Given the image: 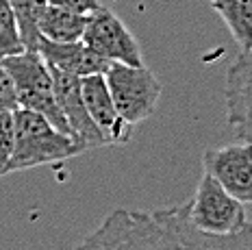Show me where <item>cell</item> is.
I'll use <instances>...</instances> for the list:
<instances>
[{
	"label": "cell",
	"instance_id": "7",
	"mask_svg": "<svg viewBox=\"0 0 252 250\" xmlns=\"http://www.w3.org/2000/svg\"><path fill=\"white\" fill-rule=\"evenodd\" d=\"M204 172L244 205H252V142L211 148L202 157Z\"/></svg>",
	"mask_w": 252,
	"mask_h": 250
},
{
	"label": "cell",
	"instance_id": "16",
	"mask_svg": "<svg viewBox=\"0 0 252 250\" xmlns=\"http://www.w3.org/2000/svg\"><path fill=\"white\" fill-rule=\"evenodd\" d=\"M13 148H15V118H13V111H0V176L7 174Z\"/></svg>",
	"mask_w": 252,
	"mask_h": 250
},
{
	"label": "cell",
	"instance_id": "15",
	"mask_svg": "<svg viewBox=\"0 0 252 250\" xmlns=\"http://www.w3.org/2000/svg\"><path fill=\"white\" fill-rule=\"evenodd\" d=\"M24 44L20 37V27L15 20L11 0H0V59L24 53Z\"/></svg>",
	"mask_w": 252,
	"mask_h": 250
},
{
	"label": "cell",
	"instance_id": "6",
	"mask_svg": "<svg viewBox=\"0 0 252 250\" xmlns=\"http://www.w3.org/2000/svg\"><path fill=\"white\" fill-rule=\"evenodd\" d=\"M85 46L98 53L111 63H128V65H144L141 48L135 35L128 27L118 18L113 11L104 9L102 4L87 13L85 33H83Z\"/></svg>",
	"mask_w": 252,
	"mask_h": 250
},
{
	"label": "cell",
	"instance_id": "17",
	"mask_svg": "<svg viewBox=\"0 0 252 250\" xmlns=\"http://www.w3.org/2000/svg\"><path fill=\"white\" fill-rule=\"evenodd\" d=\"M18 92H15V83L9 74V70L0 61V111H18Z\"/></svg>",
	"mask_w": 252,
	"mask_h": 250
},
{
	"label": "cell",
	"instance_id": "8",
	"mask_svg": "<svg viewBox=\"0 0 252 250\" xmlns=\"http://www.w3.org/2000/svg\"><path fill=\"white\" fill-rule=\"evenodd\" d=\"M50 72H52V81H55V90H57L61 111L65 116L67 124H70L72 137L76 142H81L85 150L107 146L102 133L98 131V126L94 124V120L87 111L85 98H83V76L67 74V72L55 70V67H50Z\"/></svg>",
	"mask_w": 252,
	"mask_h": 250
},
{
	"label": "cell",
	"instance_id": "14",
	"mask_svg": "<svg viewBox=\"0 0 252 250\" xmlns=\"http://www.w3.org/2000/svg\"><path fill=\"white\" fill-rule=\"evenodd\" d=\"M15 20L20 27V37L26 50H37L39 46V20L44 15L48 0H11Z\"/></svg>",
	"mask_w": 252,
	"mask_h": 250
},
{
	"label": "cell",
	"instance_id": "2",
	"mask_svg": "<svg viewBox=\"0 0 252 250\" xmlns=\"http://www.w3.org/2000/svg\"><path fill=\"white\" fill-rule=\"evenodd\" d=\"M15 118V148L9 161V172H22L46 163H59L85 153L81 142L65 135L48 118L31 109L13 111Z\"/></svg>",
	"mask_w": 252,
	"mask_h": 250
},
{
	"label": "cell",
	"instance_id": "13",
	"mask_svg": "<svg viewBox=\"0 0 252 250\" xmlns=\"http://www.w3.org/2000/svg\"><path fill=\"white\" fill-rule=\"evenodd\" d=\"M211 4L228 27L241 53L252 50V0H215Z\"/></svg>",
	"mask_w": 252,
	"mask_h": 250
},
{
	"label": "cell",
	"instance_id": "5",
	"mask_svg": "<svg viewBox=\"0 0 252 250\" xmlns=\"http://www.w3.org/2000/svg\"><path fill=\"white\" fill-rule=\"evenodd\" d=\"M191 220L198 228L213 235H233L248 226L244 202L228 194L209 172H204L191 200Z\"/></svg>",
	"mask_w": 252,
	"mask_h": 250
},
{
	"label": "cell",
	"instance_id": "18",
	"mask_svg": "<svg viewBox=\"0 0 252 250\" xmlns=\"http://www.w3.org/2000/svg\"><path fill=\"white\" fill-rule=\"evenodd\" d=\"M211 2H215V0H211Z\"/></svg>",
	"mask_w": 252,
	"mask_h": 250
},
{
	"label": "cell",
	"instance_id": "19",
	"mask_svg": "<svg viewBox=\"0 0 252 250\" xmlns=\"http://www.w3.org/2000/svg\"><path fill=\"white\" fill-rule=\"evenodd\" d=\"M111 2H115V0H111Z\"/></svg>",
	"mask_w": 252,
	"mask_h": 250
},
{
	"label": "cell",
	"instance_id": "4",
	"mask_svg": "<svg viewBox=\"0 0 252 250\" xmlns=\"http://www.w3.org/2000/svg\"><path fill=\"white\" fill-rule=\"evenodd\" d=\"M113 102L130 126L148 120L161 98V81L146 65L111 63L104 74Z\"/></svg>",
	"mask_w": 252,
	"mask_h": 250
},
{
	"label": "cell",
	"instance_id": "9",
	"mask_svg": "<svg viewBox=\"0 0 252 250\" xmlns=\"http://www.w3.org/2000/svg\"><path fill=\"white\" fill-rule=\"evenodd\" d=\"M226 118L241 142H252V50L241 53L226 72Z\"/></svg>",
	"mask_w": 252,
	"mask_h": 250
},
{
	"label": "cell",
	"instance_id": "11",
	"mask_svg": "<svg viewBox=\"0 0 252 250\" xmlns=\"http://www.w3.org/2000/svg\"><path fill=\"white\" fill-rule=\"evenodd\" d=\"M44 61L55 70L67 72L76 76H92V74H107L111 61L94 53L85 41H52L48 37H39L37 46Z\"/></svg>",
	"mask_w": 252,
	"mask_h": 250
},
{
	"label": "cell",
	"instance_id": "3",
	"mask_svg": "<svg viewBox=\"0 0 252 250\" xmlns=\"http://www.w3.org/2000/svg\"><path fill=\"white\" fill-rule=\"evenodd\" d=\"M0 61L4 63L15 83L20 109L37 111L44 118H48L59 131L72 135L70 124L63 116L59 98H57L52 72L44 61V57L39 55V50H24V53L4 57Z\"/></svg>",
	"mask_w": 252,
	"mask_h": 250
},
{
	"label": "cell",
	"instance_id": "10",
	"mask_svg": "<svg viewBox=\"0 0 252 250\" xmlns=\"http://www.w3.org/2000/svg\"><path fill=\"white\" fill-rule=\"evenodd\" d=\"M83 98H85L89 116L98 126V131L102 133L107 146L128 142L133 126L120 116L104 74L83 76Z\"/></svg>",
	"mask_w": 252,
	"mask_h": 250
},
{
	"label": "cell",
	"instance_id": "12",
	"mask_svg": "<svg viewBox=\"0 0 252 250\" xmlns=\"http://www.w3.org/2000/svg\"><path fill=\"white\" fill-rule=\"evenodd\" d=\"M85 24L87 13L59 7V4H48L39 20V33L41 37H48L52 41H81Z\"/></svg>",
	"mask_w": 252,
	"mask_h": 250
},
{
	"label": "cell",
	"instance_id": "1",
	"mask_svg": "<svg viewBox=\"0 0 252 250\" xmlns=\"http://www.w3.org/2000/svg\"><path fill=\"white\" fill-rule=\"evenodd\" d=\"M191 202L155 211L113 209L74 250H252V224L213 235L191 220Z\"/></svg>",
	"mask_w": 252,
	"mask_h": 250
}]
</instances>
